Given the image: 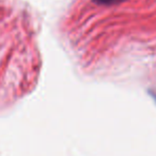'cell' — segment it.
Masks as SVG:
<instances>
[{
    "label": "cell",
    "mask_w": 156,
    "mask_h": 156,
    "mask_svg": "<svg viewBox=\"0 0 156 156\" xmlns=\"http://www.w3.org/2000/svg\"><path fill=\"white\" fill-rule=\"evenodd\" d=\"M93 1L97 4H101V5H112V4L121 3L124 0H93Z\"/></svg>",
    "instance_id": "6da1fadb"
}]
</instances>
